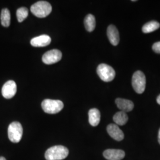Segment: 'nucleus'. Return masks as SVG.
I'll use <instances>...</instances> for the list:
<instances>
[{"label":"nucleus","mask_w":160,"mask_h":160,"mask_svg":"<svg viewBox=\"0 0 160 160\" xmlns=\"http://www.w3.org/2000/svg\"><path fill=\"white\" fill-rule=\"evenodd\" d=\"M132 84L137 93H143L146 87V77L142 71H137L133 74L132 79Z\"/></svg>","instance_id":"5"},{"label":"nucleus","mask_w":160,"mask_h":160,"mask_svg":"<svg viewBox=\"0 0 160 160\" xmlns=\"http://www.w3.org/2000/svg\"><path fill=\"white\" fill-rule=\"evenodd\" d=\"M62 53L59 50L52 49L46 52L42 57V61L47 65H51L59 62L62 58Z\"/></svg>","instance_id":"7"},{"label":"nucleus","mask_w":160,"mask_h":160,"mask_svg":"<svg viewBox=\"0 0 160 160\" xmlns=\"http://www.w3.org/2000/svg\"><path fill=\"white\" fill-rule=\"evenodd\" d=\"M23 127L18 122H13L8 126V136L10 141L13 143H18L22 139Z\"/></svg>","instance_id":"4"},{"label":"nucleus","mask_w":160,"mask_h":160,"mask_svg":"<svg viewBox=\"0 0 160 160\" xmlns=\"http://www.w3.org/2000/svg\"><path fill=\"white\" fill-rule=\"evenodd\" d=\"M0 160H6V159L3 157H0Z\"/></svg>","instance_id":"23"},{"label":"nucleus","mask_w":160,"mask_h":160,"mask_svg":"<svg viewBox=\"0 0 160 160\" xmlns=\"http://www.w3.org/2000/svg\"><path fill=\"white\" fill-rule=\"evenodd\" d=\"M97 72L100 79L104 82L112 81L116 76L114 69L106 63H101L98 66Z\"/></svg>","instance_id":"6"},{"label":"nucleus","mask_w":160,"mask_h":160,"mask_svg":"<svg viewBox=\"0 0 160 160\" xmlns=\"http://www.w3.org/2000/svg\"><path fill=\"white\" fill-rule=\"evenodd\" d=\"M28 9L26 7H20L18 9H17L16 16L18 22L20 23L23 22L28 17Z\"/></svg>","instance_id":"19"},{"label":"nucleus","mask_w":160,"mask_h":160,"mask_svg":"<svg viewBox=\"0 0 160 160\" xmlns=\"http://www.w3.org/2000/svg\"><path fill=\"white\" fill-rule=\"evenodd\" d=\"M100 113L97 109L93 108L88 112V121L92 126H97L100 121Z\"/></svg>","instance_id":"14"},{"label":"nucleus","mask_w":160,"mask_h":160,"mask_svg":"<svg viewBox=\"0 0 160 160\" xmlns=\"http://www.w3.org/2000/svg\"><path fill=\"white\" fill-rule=\"evenodd\" d=\"M152 50L157 53L160 54V42L154 43L152 45Z\"/></svg>","instance_id":"20"},{"label":"nucleus","mask_w":160,"mask_h":160,"mask_svg":"<svg viewBox=\"0 0 160 160\" xmlns=\"http://www.w3.org/2000/svg\"><path fill=\"white\" fill-rule=\"evenodd\" d=\"M115 103L116 104L118 108L120 109L121 111L124 112L125 113L131 112L134 108L133 103L131 100L127 99L118 98L116 100Z\"/></svg>","instance_id":"13"},{"label":"nucleus","mask_w":160,"mask_h":160,"mask_svg":"<svg viewBox=\"0 0 160 160\" xmlns=\"http://www.w3.org/2000/svg\"><path fill=\"white\" fill-rule=\"evenodd\" d=\"M113 120L116 125H117L118 126H123L127 123L128 120V116L125 112L120 111L117 112L114 114L113 116Z\"/></svg>","instance_id":"15"},{"label":"nucleus","mask_w":160,"mask_h":160,"mask_svg":"<svg viewBox=\"0 0 160 160\" xmlns=\"http://www.w3.org/2000/svg\"><path fill=\"white\" fill-rule=\"evenodd\" d=\"M52 8L49 2L45 1H38L30 7L31 12L36 17L39 18L46 17L51 14Z\"/></svg>","instance_id":"2"},{"label":"nucleus","mask_w":160,"mask_h":160,"mask_svg":"<svg viewBox=\"0 0 160 160\" xmlns=\"http://www.w3.org/2000/svg\"><path fill=\"white\" fill-rule=\"evenodd\" d=\"M1 92L2 96L5 98H12L16 95L17 92L16 83L12 80L8 81L2 86Z\"/></svg>","instance_id":"8"},{"label":"nucleus","mask_w":160,"mask_h":160,"mask_svg":"<svg viewBox=\"0 0 160 160\" xmlns=\"http://www.w3.org/2000/svg\"><path fill=\"white\" fill-rule=\"evenodd\" d=\"M96 18L92 14H88L84 19V25L86 30L89 32H92L96 28Z\"/></svg>","instance_id":"17"},{"label":"nucleus","mask_w":160,"mask_h":160,"mask_svg":"<svg viewBox=\"0 0 160 160\" xmlns=\"http://www.w3.org/2000/svg\"><path fill=\"white\" fill-rule=\"evenodd\" d=\"M51 42V38L46 34L35 37L30 40V44L34 47H45L49 45Z\"/></svg>","instance_id":"12"},{"label":"nucleus","mask_w":160,"mask_h":160,"mask_svg":"<svg viewBox=\"0 0 160 160\" xmlns=\"http://www.w3.org/2000/svg\"><path fill=\"white\" fill-rule=\"evenodd\" d=\"M157 102L158 104L160 105V94L157 97Z\"/></svg>","instance_id":"21"},{"label":"nucleus","mask_w":160,"mask_h":160,"mask_svg":"<svg viewBox=\"0 0 160 160\" xmlns=\"http://www.w3.org/2000/svg\"><path fill=\"white\" fill-rule=\"evenodd\" d=\"M43 111L48 114H56L63 108V103L61 100L45 99L42 103Z\"/></svg>","instance_id":"3"},{"label":"nucleus","mask_w":160,"mask_h":160,"mask_svg":"<svg viewBox=\"0 0 160 160\" xmlns=\"http://www.w3.org/2000/svg\"><path fill=\"white\" fill-rule=\"evenodd\" d=\"M107 131L109 135L114 140L120 141L124 138V133L116 124H110L107 127Z\"/></svg>","instance_id":"10"},{"label":"nucleus","mask_w":160,"mask_h":160,"mask_svg":"<svg viewBox=\"0 0 160 160\" xmlns=\"http://www.w3.org/2000/svg\"><path fill=\"white\" fill-rule=\"evenodd\" d=\"M107 34L109 41L113 46H117L120 40L119 33L118 30L114 25H110L107 30Z\"/></svg>","instance_id":"11"},{"label":"nucleus","mask_w":160,"mask_h":160,"mask_svg":"<svg viewBox=\"0 0 160 160\" xmlns=\"http://www.w3.org/2000/svg\"><path fill=\"white\" fill-rule=\"evenodd\" d=\"M69 154L68 149L62 145H56L47 149L45 154L46 160H62Z\"/></svg>","instance_id":"1"},{"label":"nucleus","mask_w":160,"mask_h":160,"mask_svg":"<svg viewBox=\"0 0 160 160\" xmlns=\"http://www.w3.org/2000/svg\"><path fill=\"white\" fill-rule=\"evenodd\" d=\"M103 156L108 160H121L125 157V153L121 149H109L104 151Z\"/></svg>","instance_id":"9"},{"label":"nucleus","mask_w":160,"mask_h":160,"mask_svg":"<svg viewBox=\"0 0 160 160\" xmlns=\"http://www.w3.org/2000/svg\"><path fill=\"white\" fill-rule=\"evenodd\" d=\"M158 142L160 144V129L159 132H158Z\"/></svg>","instance_id":"22"},{"label":"nucleus","mask_w":160,"mask_h":160,"mask_svg":"<svg viewBox=\"0 0 160 160\" xmlns=\"http://www.w3.org/2000/svg\"><path fill=\"white\" fill-rule=\"evenodd\" d=\"M160 27V24L158 22L151 21L143 25L142 30L144 33H149L154 32L159 29Z\"/></svg>","instance_id":"18"},{"label":"nucleus","mask_w":160,"mask_h":160,"mask_svg":"<svg viewBox=\"0 0 160 160\" xmlns=\"http://www.w3.org/2000/svg\"><path fill=\"white\" fill-rule=\"evenodd\" d=\"M11 15L10 12L7 8H4L1 12V23L2 26L8 28L10 25Z\"/></svg>","instance_id":"16"}]
</instances>
